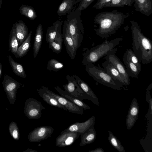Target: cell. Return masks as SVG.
I'll list each match as a JSON object with an SVG mask.
<instances>
[{
  "label": "cell",
  "instance_id": "6da1fadb",
  "mask_svg": "<svg viewBox=\"0 0 152 152\" xmlns=\"http://www.w3.org/2000/svg\"><path fill=\"white\" fill-rule=\"evenodd\" d=\"M129 16L116 10L99 12L94 20V23L98 24L99 27L94 30L98 36L103 39L108 38L115 33Z\"/></svg>",
  "mask_w": 152,
  "mask_h": 152
},
{
  "label": "cell",
  "instance_id": "7a4b0ae2",
  "mask_svg": "<svg viewBox=\"0 0 152 152\" xmlns=\"http://www.w3.org/2000/svg\"><path fill=\"white\" fill-rule=\"evenodd\" d=\"M132 36L133 51L142 63L147 64L152 61V43L142 32L140 26L134 20H129Z\"/></svg>",
  "mask_w": 152,
  "mask_h": 152
},
{
  "label": "cell",
  "instance_id": "3957f363",
  "mask_svg": "<svg viewBox=\"0 0 152 152\" xmlns=\"http://www.w3.org/2000/svg\"><path fill=\"white\" fill-rule=\"evenodd\" d=\"M123 39L122 37H118L110 41L106 40L102 44L88 50L82 54V64L86 66L95 63L113 50Z\"/></svg>",
  "mask_w": 152,
  "mask_h": 152
},
{
  "label": "cell",
  "instance_id": "277c9868",
  "mask_svg": "<svg viewBox=\"0 0 152 152\" xmlns=\"http://www.w3.org/2000/svg\"><path fill=\"white\" fill-rule=\"evenodd\" d=\"M68 14L66 20L76 52L82 42L84 34V28L80 18L81 12L75 10Z\"/></svg>",
  "mask_w": 152,
  "mask_h": 152
},
{
  "label": "cell",
  "instance_id": "5b68a950",
  "mask_svg": "<svg viewBox=\"0 0 152 152\" xmlns=\"http://www.w3.org/2000/svg\"><path fill=\"white\" fill-rule=\"evenodd\" d=\"M96 66L91 64L85 66L86 71L98 83L114 89L121 90L123 85L113 79L99 64Z\"/></svg>",
  "mask_w": 152,
  "mask_h": 152
},
{
  "label": "cell",
  "instance_id": "8992f818",
  "mask_svg": "<svg viewBox=\"0 0 152 152\" xmlns=\"http://www.w3.org/2000/svg\"><path fill=\"white\" fill-rule=\"evenodd\" d=\"M42 103L33 98L26 100L24 108V113L29 119H39L42 115V110L45 109Z\"/></svg>",
  "mask_w": 152,
  "mask_h": 152
},
{
  "label": "cell",
  "instance_id": "52a82bcc",
  "mask_svg": "<svg viewBox=\"0 0 152 152\" xmlns=\"http://www.w3.org/2000/svg\"><path fill=\"white\" fill-rule=\"evenodd\" d=\"M2 84L10 103L14 104L16 100L17 90L20 86V83L11 77L5 75Z\"/></svg>",
  "mask_w": 152,
  "mask_h": 152
},
{
  "label": "cell",
  "instance_id": "ba28073f",
  "mask_svg": "<svg viewBox=\"0 0 152 152\" xmlns=\"http://www.w3.org/2000/svg\"><path fill=\"white\" fill-rule=\"evenodd\" d=\"M66 78L68 83L63 86L65 91L82 100H89L88 96L81 89L73 75H67Z\"/></svg>",
  "mask_w": 152,
  "mask_h": 152
},
{
  "label": "cell",
  "instance_id": "9c48e42d",
  "mask_svg": "<svg viewBox=\"0 0 152 152\" xmlns=\"http://www.w3.org/2000/svg\"><path fill=\"white\" fill-rule=\"evenodd\" d=\"M54 129L50 126H42L35 128L29 133V141L31 142H39L51 137Z\"/></svg>",
  "mask_w": 152,
  "mask_h": 152
},
{
  "label": "cell",
  "instance_id": "30bf717a",
  "mask_svg": "<svg viewBox=\"0 0 152 152\" xmlns=\"http://www.w3.org/2000/svg\"><path fill=\"white\" fill-rule=\"evenodd\" d=\"M117 48H115L113 50L104 56V58L112 64L117 69L125 80L128 86L130 84V77L127 73L125 66L115 55Z\"/></svg>",
  "mask_w": 152,
  "mask_h": 152
},
{
  "label": "cell",
  "instance_id": "8fae6325",
  "mask_svg": "<svg viewBox=\"0 0 152 152\" xmlns=\"http://www.w3.org/2000/svg\"><path fill=\"white\" fill-rule=\"evenodd\" d=\"M62 32L63 39L66 52L71 58L74 59L76 52L73 40L70 33L68 23L66 20L64 21Z\"/></svg>",
  "mask_w": 152,
  "mask_h": 152
},
{
  "label": "cell",
  "instance_id": "7c38bea8",
  "mask_svg": "<svg viewBox=\"0 0 152 152\" xmlns=\"http://www.w3.org/2000/svg\"><path fill=\"white\" fill-rule=\"evenodd\" d=\"M80 133L75 132H66L61 133L55 140V145L63 147L71 145L79 137Z\"/></svg>",
  "mask_w": 152,
  "mask_h": 152
},
{
  "label": "cell",
  "instance_id": "4fadbf2b",
  "mask_svg": "<svg viewBox=\"0 0 152 152\" xmlns=\"http://www.w3.org/2000/svg\"><path fill=\"white\" fill-rule=\"evenodd\" d=\"M51 94L56 99L58 102L63 105L70 113L80 115L83 114V109L61 95L56 94L49 90Z\"/></svg>",
  "mask_w": 152,
  "mask_h": 152
},
{
  "label": "cell",
  "instance_id": "5bb4252c",
  "mask_svg": "<svg viewBox=\"0 0 152 152\" xmlns=\"http://www.w3.org/2000/svg\"><path fill=\"white\" fill-rule=\"evenodd\" d=\"M95 121L94 116H91L83 122H76L70 125L67 128L61 131V133L66 132H75L81 134L90 127L94 126Z\"/></svg>",
  "mask_w": 152,
  "mask_h": 152
},
{
  "label": "cell",
  "instance_id": "9a60e30c",
  "mask_svg": "<svg viewBox=\"0 0 152 152\" xmlns=\"http://www.w3.org/2000/svg\"><path fill=\"white\" fill-rule=\"evenodd\" d=\"M139 107L136 98L132 100L129 109L126 119V127L129 130L134 126L138 118Z\"/></svg>",
  "mask_w": 152,
  "mask_h": 152
},
{
  "label": "cell",
  "instance_id": "2e32d148",
  "mask_svg": "<svg viewBox=\"0 0 152 152\" xmlns=\"http://www.w3.org/2000/svg\"><path fill=\"white\" fill-rule=\"evenodd\" d=\"M49 91L48 87L43 86L37 90L39 96L48 104L68 111L65 107L60 104L56 99L51 94Z\"/></svg>",
  "mask_w": 152,
  "mask_h": 152
},
{
  "label": "cell",
  "instance_id": "e0dca14e",
  "mask_svg": "<svg viewBox=\"0 0 152 152\" xmlns=\"http://www.w3.org/2000/svg\"><path fill=\"white\" fill-rule=\"evenodd\" d=\"M62 22L60 19L54 23L52 26L47 29L46 34V39L47 43H49L56 39L62 37L61 27Z\"/></svg>",
  "mask_w": 152,
  "mask_h": 152
},
{
  "label": "cell",
  "instance_id": "ac0fdd59",
  "mask_svg": "<svg viewBox=\"0 0 152 152\" xmlns=\"http://www.w3.org/2000/svg\"><path fill=\"white\" fill-rule=\"evenodd\" d=\"M105 71L113 79L118 81L123 85L128 86L125 80L115 66L107 60L102 63Z\"/></svg>",
  "mask_w": 152,
  "mask_h": 152
},
{
  "label": "cell",
  "instance_id": "d6986e66",
  "mask_svg": "<svg viewBox=\"0 0 152 152\" xmlns=\"http://www.w3.org/2000/svg\"><path fill=\"white\" fill-rule=\"evenodd\" d=\"M133 7L136 11L148 16L152 13V0H135Z\"/></svg>",
  "mask_w": 152,
  "mask_h": 152
},
{
  "label": "cell",
  "instance_id": "ffe728a7",
  "mask_svg": "<svg viewBox=\"0 0 152 152\" xmlns=\"http://www.w3.org/2000/svg\"><path fill=\"white\" fill-rule=\"evenodd\" d=\"M72 75L81 89L88 96L89 100L94 104L99 106V103L98 98L88 84L75 74Z\"/></svg>",
  "mask_w": 152,
  "mask_h": 152
},
{
  "label": "cell",
  "instance_id": "44dd1931",
  "mask_svg": "<svg viewBox=\"0 0 152 152\" xmlns=\"http://www.w3.org/2000/svg\"><path fill=\"white\" fill-rule=\"evenodd\" d=\"M60 95L72 102L82 108L83 110H89L90 107L84 102L82 100L74 96L65 90H64L58 86L54 88Z\"/></svg>",
  "mask_w": 152,
  "mask_h": 152
},
{
  "label": "cell",
  "instance_id": "7402d4cb",
  "mask_svg": "<svg viewBox=\"0 0 152 152\" xmlns=\"http://www.w3.org/2000/svg\"><path fill=\"white\" fill-rule=\"evenodd\" d=\"M16 37L19 47L26 38L28 34V29L25 23L22 20H19L15 23Z\"/></svg>",
  "mask_w": 152,
  "mask_h": 152
},
{
  "label": "cell",
  "instance_id": "603a6c76",
  "mask_svg": "<svg viewBox=\"0 0 152 152\" xmlns=\"http://www.w3.org/2000/svg\"><path fill=\"white\" fill-rule=\"evenodd\" d=\"M96 134L94 126H92L80 135V146H83L93 143L95 140Z\"/></svg>",
  "mask_w": 152,
  "mask_h": 152
},
{
  "label": "cell",
  "instance_id": "cb8c5ba5",
  "mask_svg": "<svg viewBox=\"0 0 152 152\" xmlns=\"http://www.w3.org/2000/svg\"><path fill=\"white\" fill-rule=\"evenodd\" d=\"M42 38V26L41 24H39L37 27L34 39L33 53L34 58L37 56L41 48Z\"/></svg>",
  "mask_w": 152,
  "mask_h": 152
},
{
  "label": "cell",
  "instance_id": "d4e9b609",
  "mask_svg": "<svg viewBox=\"0 0 152 152\" xmlns=\"http://www.w3.org/2000/svg\"><path fill=\"white\" fill-rule=\"evenodd\" d=\"M32 31L31 30L28 37L18 47L17 52L15 56L16 58H21L25 56L31 47V40Z\"/></svg>",
  "mask_w": 152,
  "mask_h": 152
},
{
  "label": "cell",
  "instance_id": "484cf974",
  "mask_svg": "<svg viewBox=\"0 0 152 152\" xmlns=\"http://www.w3.org/2000/svg\"><path fill=\"white\" fill-rule=\"evenodd\" d=\"M76 0H63L58 7L57 13L59 16L65 15L71 12L75 4Z\"/></svg>",
  "mask_w": 152,
  "mask_h": 152
},
{
  "label": "cell",
  "instance_id": "4316f807",
  "mask_svg": "<svg viewBox=\"0 0 152 152\" xmlns=\"http://www.w3.org/2000/svg\"><path fill=\"white\" fill-rule=\"evenodd\" d=\"M9 51L15 56L19 47L18 43L16 36L15 24H14L10 32L9 42Z\"/></svg>",
  "mask_w": 152,
  "mask_h": 152
},
{
  "label": "cell",
  "instance_id": "83f0119b",
  "mask_svg": "<svg viewBox=\"0 0 152 152\" xmlns=\"http://www.w3.org/2000/svg\"><path fill=\"white\" fill-rule=\"evenodd\" d=\"M10 64L13 70L14 73L17 76L23 78L26 77L23 67L22 64L15 61L10 55L8 56Z\"/></svg>",
  "mask_w": 152,
  "mask_h": 152
},
{
  "label": "cell",
  "instance_id": "f1b7e54d",
  "mask_svg": "<svg viewBox=\"0 0 152 152\" xmlns=\"http://www.w3.org/2000/svg\"><path fill=\"white\" fill-rule=\"evenodd\" d=\"M125 65L127 72L130 77L137 79L141 69L133 63L125 60H123Z\"/></svg>",
  "mask_w": 152,
  "mask_h": 152
},
{
  "label": "cell",
  "instance_id": "f546056e",
  "mask_svg": "<svg viewBox=\"0 0 152 152\" xmlns=\"http://www.w3.org/2000/svg\"><path fill=\"white\" fill-rule=\"evenodd\" d=\"M19 12L21 15L25 16L31 20H34L37 17L36 12L32 7L22 4L19 9Z\"/></svg>",
  "mask_w": 152,
  "mask_h": 152
},
{
  "label": "cell",
  "instance_id": "4dcf8cb0",
  "mask_svg": "<svg viewBox=\"0 0 152 152\" xmlns=\"http://www.w3.org/2000/svg\"><path fill=\"white\" fill-rule=\"evenodd\" d=\"M122 60L129 61L133 63L141 69V62L132 50L128 49L125 51Z\"/></svg>",
  "mask_w": 152,
  "mask_h": 152
},
{
  "label": "cell",
  "instance_id": "1f68e13d",
  "mask_svg": "<svg viewBox=\"0 0 152 152\" xmlns=\"http://www.w3.org/2000/svg\"><path fill=\"white\" fill-rule=\"evenodd\" d=\"M135 0H112L105 4L103 8L110 7H123L124 6L131 7Z\"/></svg>",
  "mask_w": 152,
  "mask_h": 152
},
{
  "label": "cell",
  "instance_id": "d6a6232c",
  "mask_svg": "<svg viewBox=\"0 0 152 152\" xmlns=\"http://www.w3.org/2000/svg\"><path fill=\"white\" fill-rule=\"evenodd\" d=\"M108 140L114 148L119 152H125L124 146L110 130H108Z\"/></svg>",
  "mask_w": 152,
  "mask_h": 152
},
{
  "label": "cell",
  "instance_id": "836d02e7",
  "mask_svg": "<svg viewBox=\"0 0 152 152\" xmlns=\"http://www.w3.org/2000/svg\"><path fill=\"white\" fill-rule=\"evenodd\" d=\"M63 41V37H62L49 42V48L56 53H60L62 50Z\"/></svg>",
  "mask_w": 152,
  "mask_h": 152
},
{
  "label": "cell",
  "instance_id": "e575fe53",
  "mask_svg": "<svg viewBox=\"0 0 152 152\" xmlns=\"http://www.w3.org/2000/svg\"><path fill=\"white\" fill-rule=\"evenodd\" d=\"M64 67V65L62 63L55 59L52 58L48 61L47 69L56 72L62 69Z\"/></svg>",
  "mask_w": 152,
  "mask_h": 152
},
{
  "label": "cell",
  "instance_id": "d590c367",
  "mask_svg": "<svg viewBox=\"0 0 152 152\" xmlns=\"http://www.w3.org/2000/svg\"><path fill=\"white\" fill-rule=\"evenodd\" d=\"M9 130L11 135L15 140H19V130L15 122L12 121L10 123L9 127Z\"/></svg>",
  "mask_w": 152,
  "mask_h": 152
},
{
  "label": "cell",
  "instance_id": "8d00e7d4",
  "mask_svg": "<svg viewBox=\"0 0 152 152\" xmlns=\"http://www.w3.org/2000/svg\"><path fill=\"white\" fill-rule=\"evenodd\" d=\"M152 88V83L150 84L148 86L147 89L146 94V100L149 104V108L147 115H150L151 116L152 114V99L150 95V91Z\"/></svg>",
  "mask_w": 152,
  "mask_h": 152
},
{
  "label": "cell",
  "instance_id": "74e56055",
  "mask_svg": "<svg viewBox=\"0 0 152 152\" xmlns=\"http://www.w3.org/2000/svg\"><path fill=\"white\" fill-rule=\"evenodd\" d=\"M95 0H83L80 2L75 11H81L87 8Z\"/></svg>",
  "mask_w": 152,
  "mask_h": 152
},
{
  "label": "cell",
  "instance_id": "f35d334b",
  "mask_svg": "<svg viewBox=\"0 0 152 152\" xmlns=\"http://www.w3.org/2000/svg\"><path fill=\"white\" fill-rule=\"evenodd\" d=\"M96 3L93 6L92 8L96 9L101 10L105 4L112 0H96Z\"/></svg>",
  "mask_w": 152,
  "mask_h": 152
},
{
  "label": "cell",
  "instance_id": "ab89813d",
  "mask_svg": "<svg viewBox=\"0 0 152 152\" xmlns=\"http://www.w3.org/2000/svg\"><path fill=\"white\" fill-rule=\"evenodd\" d=\"M88 152H104V151L102 148L98 147L95 149L89 151Z\"/></svg>",
  "mask_w": 152,
  "mask_h": 152
},
{
  "label": "cell",
  "instance_id": "60d3db41",
  "mask_svg": "<svg viewBox=\"0 0 152 152\" xmlns=\"http://www.w3.org/2000/svg\"><path fill=\"white\" fill-rule=\"evenodd\" d=\"M23 152H38V151L35 150L28 148Z\"/></svg>",
  "mask_w": 152,
  "mask_h": 152
},
{
  "label": "cell",
  "instance_id": "b9f144b4",
  "mask_svg": "<svg viewBox=\"0 0 152 152\" xmlns=\"http://www.w3.org/2000/svg\"><path fill=\"white\" fill-rule=\"evenodd\" d=\"M2 65L0 62V78L1 77V76L2 74Z\"/></svg>",
  "mask_w": 152,
  "mask_h": 152
},
{
  "label": "cell",
  "instance_id": "7bdbcfd3",
  "mask_svg": "<svg viewBox=\"0 0 152 152\" xmlns=\"http://www.w3.org/2000/svg\"><path fill=\"white\" fill-rule=\"evenodd\" d=\"M82 0H76L75 2V4H76L77 3L80 2Z\"/></svg>",
  "mask_w": 152,
  "mask_h": 152
},
{
  "label": "cell",
  "instance_id": "ee69618b",
  "mask_svg": "<svg viewBox=\"0 0 152 152\" xmlns=\"http://www.w3.org/2000/svg\"><path fill=\"white\" fill-rule=\"evenodd\" d=\"M3 0H0V10L2 3Z\"/></svg>",
  "mask_w": 152,
  "mask_h": 152
}]
</instances>
